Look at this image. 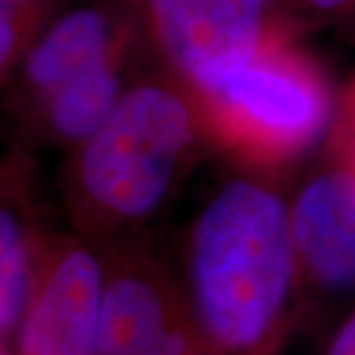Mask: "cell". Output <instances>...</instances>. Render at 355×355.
I'll list each match as a JSON object with an SVG mask.
<instances>
[{
  "label": "cell",
  "instance_id": "8992f818",
  "mask_svg": "<svg viewBox=\"0 0 355 355\" xmlns=\"http://www.w3.org/2000/svg\"><path fill=\"white\" fill-rule=\"evenodd\" d=\"M103 263L99 355H150L188 316L178 279L140 235L95 245Z\"/></svg>",
  "mask_w": 355,
  "mask_h": 355
},
{
  "label": "cell",
  "instance_id": "2e32d148",
  "mask_svg": "<svg viewBox=\"0 0 355 355\" xmlns=\"http://www.w3.org/2000/svg\"><path fill=\"white\" fill-rule=\"evenodd\" d=\"M343 36L355 40V0H354V14H352V22H349V26H347V30H345V34H343Z\"/></svg>",
  "mask_w": 355,
  "mask_h": 355
},
{
  "label": "cell",
  "instance_id": "ba28073f",
  "mask_svg": "<svg viewBox=\"0 0 355 355\" xmlns=\"http://www.w3.org/2000/svg\"><path fill=\"white\" fill-rule=\"evenodd\" d=\"M144 44L123 0H76L55 16L4 83L18 119L119 51Z\"/></svg>",
  "mask_w": 355,
  "mask_h": 355
},
{
  "label": "cell",
  "instance_id": "3957f363",
  "mask_svg": "<svg viewBox=\"0 0 355 355\" xmlns=\"http://www.w3.org/2000/svg\"><path fill=\"white\" fill-rule=\"evenodd\" d=\"M193 95L211 150L270 180L324 146L338 105L330 73L304 40L263 51Z\"/></svg>",
  "mask_w": 355,
  "mask_h": 355
},
{
  "label": "cell",
  "instance_id": "5bb4252c",
  "mask_svg": "<svg viewBox=\"0 0 355 355\" xmlns=\"http://www.w3.org/2000/svg\"><path fill=\"white\" fill-rule=\"evenodd\" d=\"M150 355H211L205 343L200 338L198 330L191 324L190 314L184 318L172 334L164 340V343Z\"/></svg>",
  "mask_w": 355,
  "mask_h": 355
},
{
  "label": "cell",
  "instance_id": "52a82bcc",
  "mask_svg": "<svg viewBox=\"0 0 355 355\" xmlns=\"http://www.w3.org/2000/svg\"><path fill=\"white\" fill-rule=\"evenodd\" d=\"M291 231L306 296L355 292V170L324 142L288 198Z\"/></svg>",
  "mask_w": 355,
  "mask_h": 355
},
{
  "label": "cell",
  "instance_id": "8fae6325",
  "mask_svg": "<svg viewBox=\"0 0 355 355\" xmlns=\"http://www.w3.org/2000/svg\"><path fill=\"white\" fill-rule=\"evenodd\" d=\"M277 4L308 36L324 28L345 34L354 14V0H277Z\"/></svg>",
  "mask_w": 355,
  "mask_h": 355
},
{
  "label": "cell",
  "instance_id": "9a60e30c",
  "mask_svg": "<svg viewBox=\"0 0 355 355\" xmlns=\"http://www.w3.org/2000/svg\"><path fill=\"white\" fill-rule=\"evenodd\" d=\"M324 355H355V308L334 330Z\"/></svg>",
  "mask_w": 355,
  "mask_h": 355
},
{
  "label": "cell",
  "instance_id": "277c9868",
  "mask_svg": "<svg viewBox=\"0 0 355 355\" xmlns=\"http://www.w3.org/2000/svg\"><path fill=\"white\" fill-rule=\"evenodd\" d=\"M153 62L191 91L275 46L308 38L277 0H123Z\"/></svg>",
  "mask_w": 355,
  "mask_h": 355
},
{
  "label": "cell",
  "instance_id": "4fadbf2b",
  "mask_svg": "<svg viewBox=\"0 0 355 355\" xmlns=\"http://www.w3.org/2000/svg\"><path fill=\"white\" fill-rule=\"evenodd\" d=\"M76 0H0V14L32 26L40 34Z\"/></svg>",
  "mask_w": 355,
  "mask_h": 355
},
{
  "label": "cell",
  "instance_id": "7c38bea8",
  "mask_svg": "<svg viewBox=\"0 0 355 355\" xmlns=\"http://www.w3.org/2000/svg\"><path fill=\"white\" fill-rule=\"evenodd\" d=\"M326 144L355 170V71L338 93L334 125Z\"/></svg>",
  "mask_w": 355,
  "mask_h": 355
},
{
  "label": "cell",
  "instance_id": "30bf717a",
  "mask_svg": "<svg viewBox=\"0 0 355 355\" xmlns=\"http://www.w3.org/2000/svg\"><path fill=\"white\" fill-rule=\"evenodd\" d=\"M32 162L24 148L2 166L0 203V345H10L32 300L44 243L32 200Z\"/></svg>",
  "mask_w": 355,
  "mask_h": 355
},
{
  "label": "cell",
  "instance_id": "6da1fadb",
  "mask_svg": "<svg viewBox=\"0 0 355 355\" xmlns=\"http://www.w3.org/2000/svg\"><path fill=\"white\" fill-rule=\"evenodd\" d=\"M178 282L209 354H279L306 291L277 180L239 170L211 191L186 231Z\"/></svg>",
  "mask_w": 355,
  "mask_h": 355
},
{
  "label": "cell",
  "instance_id": "5b68a950",
  "mask_svg": "<svg viewBox=\"0 0 355 355\" xmlns=\"http://www.w3.org/2000/svg\"><path fill=\"white\" fill-rule=\"evenodd\" d=\"M103 263L99 249L77 233H48L38 279L14 355H99Z\"/></svg>",
  "mask_w": 355,
  "mask_h": 355
},
{
  "label": "cell",
  "instance_id": "9c48e42d",
  "mask_svg": "<svg viewBox=\"0 0 355 355\" xmlns=\"http://www.w3.org/2000/svg\"><path fill=\"white\" fill-rule=\"evenodd\" d=\"M153 64L144 44L114 53L20 114L16 119L20 137L32 146L73 148L101 127L128 87Z\"/></svg>",
  "mask_w": 355,
  "mask_h": 355
},
{
  "label": "cell",
  "instance_id": "7a4b0ae2",
  "mask_svg": "<svg viewBox=\"0 0 355 355\" xmlns=\"http://www.w3.org/2000/svg\"><path fill=\"white\" fill-rule=\"evenodd\" d=\"M211 150L196 95L150 65L109 119L67 150L60 191L73 233L93 245L137 237Z\"/></svg>",
  "mask_w": 355,
  "mask_h": 355
},
{
  "label": "cell",
  "instance_id": "e0dca14e",
  "mask_svg": "<svg viewBox=\"0 0 355 355\" xmlns=\"http://www.w3.org/2000/svg\"><path fill=\"white\" fill-rule=\"evenodd\" d=\"M0 355H14L8 347H4V345H0Z\"/></svg>",
  "mask_w": 355,
  "mask_h": 355
}]
</instances>
